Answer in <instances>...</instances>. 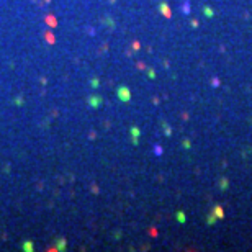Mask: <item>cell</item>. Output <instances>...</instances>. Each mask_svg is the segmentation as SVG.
Segmentation results:
<instances>
[{
	"label": "cell",
	"instance_id": "obj_6",
	"mask_svg": "<svg viewBox=\"0 0 252 252\" xmlns=\"http://www.w3.org/2000/svg\"><path fill=\"white\" fill-rule=\"evenodd\" d=\"M175 218H177V221H178V223H185V213L177 211V213H175Z\"/></svg>",
	"mask_w": 252,
	"mask_h": 252
},
{
	"label": "cell",
	"instance_id": "obj_2",
	"mask_svg": "<svg viewBox=\"0 0 252 252\" xmlns=\"http://www.w3.org/2000/svg\"><path fill=\"white\" fill-rule=\"evenodd\" d=\"M159 10H160V13H162L165 18H170V17H172L170 8H169V5H167L165 2H160V3H159Z\"/></svg>",
	"mask_w": 252,
	"mask_h": 252
},
{
	"label": "cell",
	"instance_id": "obj_16",
	"mask_svg": "<svg viewBox=\"0 0 252 252\" xmlns=\"http://www.w3.org/2000/svg\"><path fill=\"white\" fill-rule=\"evenodd\" d=\"M183 147H190V143H188V141H187V139L183 141Z\"/></svg>",
	"mask_w": 252,
	"mask_h": 252
},
{
	"label": "cell",
	"instance_id": "obj_3",
	"mask_svg": "<svg viewBox=\"0 0 252 252\" xmlns=\"http://www.w3.org/2000/svg\"><path fill=\"white\" fill-rule=\"evenodd\" d=\"M88 103L92 105L93 108H98L102 105V97H90L88 98Z\"/></svg>",
	"mask_w": 252,
	"mask_h": 252
},
{
	"label": "cell",
	"instance_id": "obj_10",
	"mask_svg": "<svg viewBox=\"0 0 252 252\" xmlns=\"http://www.w3.org/2000/svg\"><path fill=\"white\" fill-rule=\"evenodd\" d=\"M31 245H33V244H31V242L28 241V242H25V244H23V249H25V250H33V247H31Z\"/></svg>",
	"mask_w": 252,
	"mask_h": 252
},
{
	"label": "cell",
	"instance_id": "obj_13",
	"mask_svg": "<svg viewBox=\"0 0 252 252\" xmlns=\"http://www.w3.org/2000/svg\"><path fill=\"white\" fill-rule=\"evenodd\" d=\"M147 74H149V79H154V77H156V75H154V70H152V69L147 70Z\"/></svg>",
	"mask_w": 252,
	"mask_h": 252
},
{
	"label": "cell",
	"instance_id": "obj_12",
	"mask_svg": "<svg viewBox=\"0 0 252 252\" xmlns=\"http://www.w3.org/2000/svg\"><path fill=\"white\" fill-rule=\"evenodd\" d=\"M164 128H165V130H164V131H165V134H167V136H170V128L167 126L165 123H164Z\"/></svg>",
	"mask_w": 252,
	"mask_h": 252
},
{
	"label": "cell",
	"instance_id": "obj_15",
	"mask_svg": "<svg viewBox=\"0 0 252 252\" xmlns=\"http://www.w3.org/2000/svg\"><path fill=\"white\" fill-rule=\"evenodd\" d=\"M188 12H190V10H188V3H185V7H183V13H188Z\"/></svg>",
	"mask_w": 252,
	"mask_h": 252
},
{
	"label": "cell",
	"instance_id": "obj_7",
	"mask_svg": "<svg viewBox=\"0 0 252 252\" xmlns=\"http://www.w3.org/2000/svg\"><path fill=\"white\" fill-rule=\"evenodd\" d=\"M57 249L59 250L66 249V239H59V241H57Z\"/></svg>",
	"mask_w": 252,
	"mask_h": 252
},
{
	"label": "cell",
	"instance_id": "obj_9",
	"mask_svg": "<svg viewBox=\"0 0 252 252\" xmlns=\"http://www.w3.org/2000/svg\"><path fill=\"white\" fill-rule=\"evenodd\" d=\"M219 187H221V190L228 188V178H221V183H219Z\"/></svg>",
	"mask_w": 252,
	"mask_h": 252
},
{
	"label": "cell",
	"instance_id": "obj_1",
	"mask_svg": "<svg viewBox=\"0 0 252 252\" xmlns=\"http://www.w3.org/2000/svg\"><path fill=\"white\" fill-rule=\"evenodd\" d=\"M116 95H118V98L121 102H130L131 100V92H130V88L125 87V85L118 87V90H116Z\"/></svg>",
	"mask_w": 252,
	"mask_h": 252
},
{
	"label": "cell",
	"instance_id": "obj_11",
	"mask_svg": "<svg viewBox=\"0 0 252 252\" xmlns=\"http://www.w3.org/2000/svg\"><path fill=\"white\" fill-rule=\"evenodd\" d=\"M205 15L206 17H213V10L210 7H205Z\"/></svg>",
	"mask_w": 252,
	"mask_h": 252
},
{
	"label": "cell",
	"instance_id": "obj_4",
	"mask_svg": "<svg viewBox=\"0 0 252 252\" xmlns=\"http://www.w3.org/2000/svg\"><path fill=\"white\" fill-rule=\"evenodd\" d=\"M213 215H215L218 219H223V216H224V211H223V208L219 205H216L215 208H213Z\"/></svg>",
	"mask_w": 252,
	"mask_h": 252
},
{
	"label": "cell",
	"instance_id": "obj_8",
	"mask_svg": "<svg viewBox=\"0 0 252 252\" xmlns=\"http://www.w3.org/2000/svg\"><path fill=\"white\" fill-rule=\"evenodd\" d=\"M216 219H218V218H216L215 215H213V213H211V215H208V224H215V223H216Z\"/></svg>",
	"mask_w": 252,
	"mask_h": 252
},
{
	"label": "cell",
	"instance_id": "obj_14",
	"mask_svg": "<svg viewBox=\"0 0 252 252\" xmlns=\"http://www.w3.org/2000/svg\"><path fill=\"white\" fill-rule=\"evenodd\" d=\"M154 151H156V152H157V156H160V152H162V149H160V147H159V146H156V147H154Z\"/></svg>",
	"mask_w": 252,
	"mask_h": 252
},
{
	"label": "cell",
	"instance_id": "obj_5",
	"mask_svg": "<svg viewBox=\"0 0 252 252\" xmlns=\"http://www.w3.org/2000/svg\"><path fill=\"white\" fill-rule=\"evenodd\" d=\"M139 133H141V131L138 130L136 126H134V128H131V134L134 136V138H133V144H138V136H139Z\"/></svg>",
	"mask_w": 252,
	"mask_h": 252
}]
</instances>
